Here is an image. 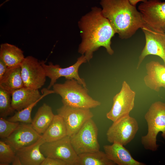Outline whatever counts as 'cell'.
I'll use <instances>...</instances> for the list:
<instances>
[{
  "mask_svg": "<svg viewBox=\"0 0 165 165\" xmlns=\"http://www.w3.org/2000/svg\"><path fill=\"white\" fill-rule=\"evenodd\" d=\"M105 152L100 150L78 155V165H114Z\"/></svg>",
  "mask_w": 165,
  "mask_h": 165,
  "instance_id": "603a6c76",
  "label": "cell"
},
{
  "mask_svg": "<svg viewBox=\"0 0 165 165\" xmlns=\"http://www.w3.org/2000/svg\"><path fill=\"white\" fill-rule=\"evenodd\" d=\"M25 58L23 51L16 46L8 43L1 44L0 60L8 68L20 65Z\"/></svg>",
  "mask_w": 165,
  "mask_h": 165,
  "instance_id": "7402d4cb",
  "label": "cell"
},
{
  "mask_svg": "<svg viewBox=\"0 0 165 165\" xmlns=\"http://www.w3.org/2000/svg\"><path fill=\"white\" fill-rule=\"evenodd\" d=\"M103 15L122 39L131 38L145 23L140 12L129 0H101Z\"/></svg>",
  "mask_w": 165,
  "mask_h": 165,
  "instance_id": "7a4b0ae2",
  "label": "cell"
},
{
  "mask_svg": "<svg viewBox=\"0 0 165 165\" xmlns=\"http://www.w3.org/2000/svg\"></svg>",
  "mask_w": 165,
  "mask_h": 165,
  "instance_id": "4dcf8cb0",
  "label": "cell"
},
{
  "mask_svg": "<svg viewBox=\"0 0 165 165\" xmlns=\"http://www.w3.org/2000/svg\"><path fill=\"white\" fill-rule=\"evenodd\" d=\"M8 68L5 63L0 60V80L2 78Z\"/></svg>",
  "mask_w": 165,
  "mask_h": 165,
  "instance_id": "f1b7e54d",
  "label": "cell"
},
{
  "mask_svg": "<svg viewBox=\"0 0 165 165\" xmlns=\"http://www.w3.org/2000/svg\"><path fill=\"white\" fill-rule=\"evenodd\" d=\"M40 144H34L16 151L22 165H41L45 157L40 150Z\"/></svg>",
  "mask_w": 165,
  "mask_h": 165,
  "instance_id": "ffe728a7",
  "label": "cell"
},
{
  "mask_svg": "<svg viewBox=\"0 0 165 165\" xmlns=\"http://www.w3.org/2000/svg\"><path fill=\"white\" fill-rule=\"evenodd\" d=\"M135 95V92L126 81H123L120 91L113 97L112 106L106 114L107 118L114 122L129 116L134 106Z\"/></svg>",
  "mask_w": 165,
  "mask_h": 165,
  "instance_id": "9c48e42d",
  "label": "cell"
},
{
  "mask_svg": "<svg viewBox=\"0 0 165 165\" xmlns=\"http://www.w3.org/2000/svg\"><path fill=\"white\" fill-rule=\"evenodd\" d=\"M104 146V152L108 158L118 165H144L134 159L123 145L117 143Z\"/></svg>",
  "mask_w": 165,
  "mask_h": 165,
  "instance_id": "2e32d148",
  "label": "cell"
},
{
  "mask_svg": "<svg viewBox=\"0 0 165 165\" xmlns=\"http://www.w3.org/2000/svg\"><path fill=\"white\" fill-rule=\"evenodd\" d=\"M42 92V96L39 100L24 109L17 111L8 120L13 122L31 123L32 120L31 117V112L34 107L45 96L49 94L55 93L53 90H50L46 88L43 89Z\"/></svg>",
  "mask_w": 165,
  "mask_h": 165,
  "instance_id": "cb8c5ba5",
  "label": "cell"
},
{
  "mask_svg": "<svg viewBox=\"0 0 165 165\" xmlns=\"http://www.w3.org/2000/svg\"><path fill=\"white\" fill-rule=\"evenodd\" d=\"M20 124L19 122L11 121L3 117H0V138L5 139L8 137L18 127Z\"/></svg>",
  "mask_w": 165,
  "mask_h": 165,
  "instance_id": "4316f807",
  "label": "cell"
},
{
  "mask_svg": "<svg viewBox=\"0 0 165 165\" xmlns=\"http://www.w3.org/2000/svg\"><path fill=\"white\" fill-rule=\"evenodd\" d=\"M40 62L45 70L46 76L50 79L48 89L56 83L57 79L62 77L66 79H75L80 84L87 87L84 79L80 76L78 72L79 69L81 64L87 62L84 55H82L79 57L73 64L65 68L61 67L58 64L54 65L51 62L46 64L43 61Z\"/></svg>",
  "mask_w": 165,
  "mask_h": 165,
  "instance_id": "8fae6325",
  "label": "cell"
},
{
  "mask_svg": "<svg viewBox=\"0 0 165 165\" xmlns=\"http://www.w3.org/2000/svg\"><path fill=\"white\" fill-rule=\"evenodd\" d=\"M57 114L63 119L66 126L67 135L71 137L76 133L82 125L94 116L90 109L71 107L63 105L57 110Z\"/></svg>",
  "mask_w": 165,
  "mask_h": 165,
  "instance_id": "7c38bea8",
  "label": "cell"
},
{
  "mask_svg": "<svg viewBox=\"0 0 165 165\" xmlns=\"http://www.w3.org/2000/svg\"><path fill=\"white\" fill-rule=\"evenodd\" d=\"M148 0H129L130 3L133 5L136 6V4L139 2H145Z\"/></svg>",
  "mask_w": 165,
  "mask_h": 165,
  "instance_id": "f546056e",
  "label": "cell"
},
{
  "mask_svg": "<svg viewBox=\"0 0 165 165\" xmlns=\"http://www.w3.org/2000/svg\"><path fill=\"white\" fill-rule=\"evenodd\" d=\"M138 9L146 25L156 31L165 34V2L148 0L142 2Z\"/></svg>",
  "mask_w": 165,
  "mask_h": 165,
  "instance_id": "ba28073f",
  "label": "cell"
},
{
  "mask_svg": "<svg viewBox=\"0 0 165 165\" xmlns=\"http://www.w3.org/2000/svg\"><path fill=\"white\" fill-rule=\"evenodd\" d=\"M139 129L137 120L129 116L113 122L106 133L108 141L126 145L134 138Z\"/></svg>",
  "mask_w": 165,
  "mask_h": 165,
  "instance_id": "8992f818",
  "label": "cell"
},
{
  "mask_svg": "<svg viewBox=\"0 0 165 165\" xmlns=\"http://www.w3.org/2000/svg\"><path fill=\"white\" fill-rule=\"evenodd\" d=\"M98 128L92 119L87 120L80 129L70 137L71 144L77 154L100 150Z\"/></svg>",
  "mask_w": 165,
  "mask_h": 165,
  "instance_id": "5b68a950",
  "label": "cell"
},
{
  "mask_svg": "<svg viewBox=\"0 0 165 165\" xmlns=\"http://www.w3.org/2000/svg\"><path fill=\"white\" fill-rule=\"evenodd\" d=\"M78 25L82 40L78 52L86 57L87 62L101 47L105 48L110 55L114 53L111 46V40L116 32L108 20L102 14L101 9L92 8L89 12L82 16Z\"/></svg>",
  "mask_w": 165,
  "mask_h": 165,
  "instance_id": "6da1fadb",
  "label": "cell"
},
{
  "mask_svg": "<svg viewBox=\"0 0 165 165\" xmlns=\"http://www.w3.org/2000/svg\"><path fill=\"white\" fill-rule=\"evenodd\" d=\"M41 165H68L64 160L54 158L46 157Z\"/></svg>",
  "mask_w": 165,
  "mask_h": 165,
  "instance_id": "83f0119b",
  "label": "cell"
},
{
  "mask_svg": "<svg viewBox=\"0 0 165 165\" xmlns=\"http://www.w3.org/2000/svg\"><path fill=\"white\" fill-rule=\"evenodd\" d=\"M24 87L20 65L8 68L0 80V88L11 94L14 91Z\"/></svg>",
  "mask_w": 165,
  "mask_h": 165,
  "instance_id": "d6986e66",
  "label": "cell"
},
{
  "mask_svg": "<svg viewBox=\"0 0 165 165\" xmlns=\"http://www.w3.org/2000/svg\"><path fill=\"white\" fill-rule=\"evenodd\" d=\"M16 157L15 151L5 141H0V165H9Z\"/></svg>",
  "mask_w": 165,
  "mask_h": 165,
  "instance_id": "484cf974",
  "label": "cell"
},
{
  "mask_svg": "<svg viewBox=\"0 0 165 165\" xmlns=\"http://www.w3.org/2000/svg\"><path fill=\"white\" fill-rule=\"evenodd\" d=\"M141 29L145 35V44L139 56L137 69L139 68L145 57L150 55L159 57L165 66V34L153 30L145 24Z\"/></svg>",
  "mask_w": 165,
  "mask_h": 165,
  "instance_id": "4fadbf2b",
  "label": "cell"
},
{
  "mask_svg": "<svg viewBox=\"0 0 165 165\" xmlns=\"http://www.w3.org/2000/svg\"><path fill=\"white\" fill-rule=\"evenodd\" d=\"M53 87L55 93L61 97L64 105L90 109L101 104L100 101L89 95L87 87L75 79H66L63 83H55Z\"/></svg>",
  "mask_w": 165,
  "mask_h": 165,
  "instance_id": "3957f363",
  "label": "cell"
},
{
  "mask_svg": "<svg viewBox=\"0 0 165 165\" xmlns=\"http://www.w3.org/2000/svg\"><path fill=\"white\" fill-rule=\"evenodd\" d=\"M20 66L24 87L38 90L44 85L47 76L40 61L28 56L25 58Z\"/></svg>",
  "mask_w": 165,
  "mask_h": 165,
  "instance_id": "30bf717a",
  "label": "cell"
},
{
  "mask_svg": "<svg viewBox=\"0 0 165 165\" xmlns=\"http://www.w3.org/2000/svg\"><path fill=\"white\" fill-rule=\"evenodd\" d=\"M15 110L11 105V94L0 88V116L5 117Z\"/></svg>",
  "mask_w": 165,
  "mask_h": 165,
  "instance_id": "d4e9b609",
  "label": "cell"
},
{
  "mask_svg": "<svg viewBox=\"0 0 165 165\" xmlns=\"http://www.w3.org/2000/svg\"><path fill=\"white\" fill-rule=\"evenodd\" d=\"M42 96L38 90L21 88L12 93V106L15 111H20L38 101Z\"/></svg>",
  "mask_w": 165,
  "mask_h": 165,
  "instance_id": "e0dca14e",
  "label": "cell"
},
{
  "mask_svg": "<svg viewBox=\"0 0 165 165\" xmlns=\"http://www.w3.org/2000/svg\"><path fill=\"white\" fill-rule=\"evenodd\" d=\"M40 148L45 157L62 160L68 165H78V155L72 147L68 136L57 141L43 143Z\"/></svg>",
  "mask_w": 165,
  "mask_h": 165,
  "instance_id": "52a82bcc",
  "label": "cell"
},
{
  "mask_svg": "<svg viewBox=\"0 0 165 165\" xmlns=\"http://www.w3.org/2000/svg\"><path fill=\"white\" fill-rule=\"evenodd\" d=\"M55 115L51 107L44 103L38 109L31 123L39 134H43L52 123Z\"/></svg>",
  "mask_w": 165,
  "mask_h": 165,
  "instance_id": "44dd1931",
  "label": "cell"
},
{
  "mask_svg": "<svg viewBox=\"0 0 165 165\" xmlns=\"http://www.w3.org/2000/svg\"><path fill=\"white\" fill-rule=\"evenodd\" d=\"M67 135L66 128L63 119L58 115H56L50 126L35 143L42 144L58 140Z\"/></svg>",
  "mask_w": 165,
  "mask_h": 165,
  "instance_id": "ac0fdd59",
  "label": "cell"
},
{
  "mask_svg": "<svg viewBox=\"0 0 165 165\" xmlns=\"http://www.w3.org/2000/svg\"><path fill=\"white\" fill-rule=\"evenodd\" d=\"M144 118L147 123L148 132L141 137V143L145 149L155 151L159 146L156 143L158 134L162 132L161 136L165 139V103L157 101L153 103Z\"/></svg>",
  "mask_w": 165,
  "mask_h": 165,
  "instance_id": "277c9868",
  "label": "cell"
},
{
  "mask_svg": "<svg viewBox=\"0 0 165 165\" xmlns=\"http://www.w3.org/2000/svg\"><path fill=\"white\" fill-rule=\"evenodd\" d=\"M32 127L31 123L20 124L18 127L8 137L5 142L16 151L31 145L37 142L41 138Z\"/></svg>",
  "mask_w": 165,
  "mask_h": 165,
  "instance_id": "5bb4252c",
  "label": "cell"
},
{
  "mask_svg": "<svg viewBox=\"0 0 165 165\" xmlns=\"http://www.w3.org/2000/svg\"><path fill=\"white\" fill-rule=\"evenodd\" d=\"M146 69L147 75L144 78L145 85L157 92L161 87L165 88V66L152 61L146 64Z\"/></svg>",
  "mask_w": 165,
  "mask_h": 165,
  "instance_id": "9a60e30c",
  "label": "cell"
}]
</instances>
